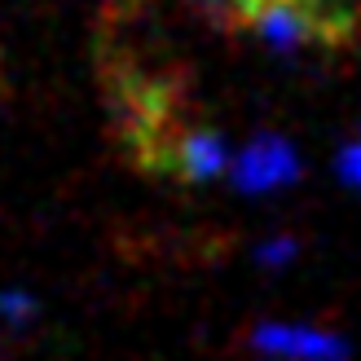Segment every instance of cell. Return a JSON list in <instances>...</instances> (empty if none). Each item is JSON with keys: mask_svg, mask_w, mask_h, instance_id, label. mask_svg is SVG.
I'll list each match as a JSON object with an SVG mask.
<instances>
[{"mask_svg": "<svg viewBox=\"0 0 361 361\" xmlns=\"http://www.w3.org/2000/svg\"><path fill=\"white\" fill-rule=\"evenodd\" d=\"M335 168H339V180H344L348 190H361V137L339 150V164Z\"/></svg>", "mask_w": 361, "mask_h": 361, "instance_id": "4", "label": "cell"}, {"mask_svg": "<svg viewBox=\"0 0 361 361\" xmlns=\"http://www.w3.org/2000/svg\"><path fill=\"white\" fill-rule=\"evenodd\" d=\"M0 313H5L9 322H27L35 313V300L31 295H18V291L13 295H0Z\"/></svg>", "mask_w": 361, "mask_h": 361, "instance_id": "5", "label": "cell"}, {"mask_svg": "<svg viewBox=\"0 0 361 361\" xmlns=\"http://www.w3.org/2000/svg\"><path fill=\"white\" fill-rule=\"evenodd\" d=\"M233 185H238L243 194H269V190H282L291 185V180L300 176V154L286 137L278 133H260L251 137L247 146L233 154Z\"/></svg>", "mask_w": 361, "mask_h": 361, "instance_id": "1", "label": "cell"}, {"mask_svg": "<svg viewBox=\"0 0 361 361\" xmlns=\"http://www.w3.org/2000/svg\"><path fill=\"white\" fill-rule=\"evenodd\" d=\"M295 238H269L264 247H256V260L264 264V269H282V264H291L295 260Z\"/></svg>", "mask_w": 361, "mask_h": 361, "instance_id": "3", "label": "cell"}, {"mask_svg": "<svg viewBox=\"0 0 361 361\" xmlns=\"http://www.w3.org/2000/svg\"><path fill=\"white\" fill-rule=\"evenodd\" d=\"M251 348L278 361H348V344L335 331L300 322H264L251 331Z\"/></svg>", "mask_w": 361, "mask_h": 361, "instance_id": "2", "label": "cell"}]
</instances>
